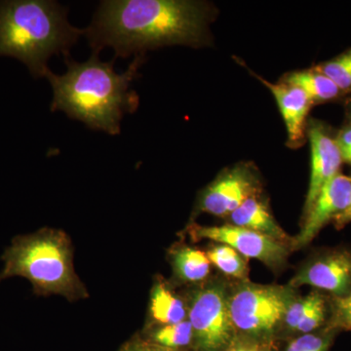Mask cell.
Instances as JSON below:
<instances>
[{
	"label": "cell",
	"instance_id": "obj_1",
	"mask_svg": "<svg viewBox=\"0 0 351 351\" xmlns=\"http://www.w3.org/2000/svg\"><path fill=\"white\" fill-rule=\"evenodd\" d=\"M209 9L186 0H106L84 29L93 53L112 48L114 59L161 46H196L206 36Z\"/></svg>",
	"mask_w": 351,
	"mask_h": 351
},
{
	"label": "cell",
	"instance_id": "obj_2",
	"mask_svg": "<svg viewBox=\"0 0 351 351\" xmlns=\"http://www.w3.org/2000/svg\"><path fill=\"white\" fill-rule=\"evenodd\" d=\"M144 59V55L135 56L124 73H117L114 58L101 62L98 53H92L88 61L80 63L64 57L66 73L59 75L49 71L45 76L53 89L51 110H61L92 130L119 135L124 115L135 112L140 105L131 85Z\"/></svg>",
	"mask_w": 351,
	"mask_h": 351
},
{
	"label": "cell",
	"instance_id": "obj_3",
	"mask_svg": "<svg viewBox=\"0 0 351 351\" xmlns=\"http://www.w3.org/2000/svg\"><path fill=\"white\" fill-rule=\"evenodd\" d=\"M84 29L69 24L68 8L52 0L0 1V57L19 60L34 77H45L53 55L69 56Z\"/></svg>",
	"mask_w": 351,
	"mask_h": 351
},
{
	"label": "cell",
	"instance_id": "obj_4",
	"mask_svg": "<svg viewBox=\"0 0 351 351\" xmlns=\"http://www.w3.org/2000/svg\"><path fill=\"white\" fill-rule=\"evenodd\" d=\"M1 260L4 269L0 272V281L24 277L32 283L34 294L63 295L69 302L89 295L76 274L73 244L63 230L43 228L16 237Z\"/></svg>",
	"mask_w": 351,
	"mask_h": 351
},
{
	"label": "cell",
	"instance_id": "obj_5",
	"mask_svg": "<svg viewBox=\"0 0 351 351\" xmlns=\"http://www.w3.org/2000/svg\"><path fill=\"white\" fill-rule=\"evenodd\" d=\"M291 287L242 282L228 295V308L237 334L269 339L283 324L294 300Z\"/></svg>",
	"mask_w": 351,
	"mask_h": 351
},
{
	"label": "cell",
	"instance_id": "obj_6",
	"mask_svg": "<svg viewBox=\"0 0 351 351\" xmlns=\"http://www.w3.org/2000/svg\"><path fill=\"white\" fill-rule=\"evenodd\" d=\"M197 351H223L237 334L228 308V294L221 283H211L193 292L188 307Z\"/></svg>",
	"mask_w": 351,
	"mask_h": 351
},
{
	"label": "cell",
	"instance_id": "obj_7",
	"mask_svg": "<svg viewBox=\"0 0 351 351\" xmlns=\"http://www.w3.org/2000/svg\"><path fill=\"white\" fill-rule=\"evenodd\" d=\"M188 234L193 242L209 239L228 245L243 257L257 258L270 269L282 267L289 256L288 245L240 226H203L191 223L188 226Z\"/></svg>",
	"mask_w": 351,
	"mask_h": 351
},
{
	"label": "cell",
	"instance_id": "obj_8",
	"mask_svg": "<svg viewBox=\"0 0 351 351\" xmlns=\"http://www.w3.org/2000/svg\"><path fill=\"white\" fill-rule=\"evenodd\" d=\"M351 204V178L338 174L321 189L313 207L306 214L300 234L293 239L292 247L302 248L320 232L330 219L345 212Z\"/></svg>",
	"mask_w": 351,
	"mask_h": 351
},
{
	"label": "cell",
	"instance_id": "obj_9",
	"mask_svg": "<svg viewBox=\"0 0 351 351\" xmlns=\"http://www.w3.org/2000/svg\"><path fill=\"white\" fill-rule=\"evenodd\" d=\"M302 285L328 291L339 298L348 294L351 287V252H332L306 263L291 281L290 287Z\"/></svg>",
	"mask_w": 351,
	"mask_h": 351
},
{
	"label": "cell",
	"instance_id": "obj_10",
	"mask_svg": "<svg viewBox=\"0 0 351 351\" xmlns=\"http://www.w3.org/2000/svg\"><path fill=\"white\" fill-rule=\"evenodd\" d=\"M256 182L251 173L237 168L208 186L201 196L198 209L217 217L230 216L256 191Z\"/></svg>",
	"mask_w": 351,
	"mask_h": 351
},
{
	"label": "cell",
	"instance_id": "obj_11",
	"mask_svg": "<svg viewBox=\"0 0 351 351\" xmlns=\"http://www.w3.org/2000/svg\"><path fill=\"white\" fill-rule=\"evenodd\" d=\"M311 147V174L306 201V213L313 207L321 189L339 174L341 159L338 145L323 130L322 127L309 129Z\"/></svg>",
	"mask_w": 351,
	"mask_h": 351
},
{
	"label": "cell",
	"instance_id": "obj_12",
	"mask_svg": "<svg viewBox=\"0 0 351 351\" xmlns=\"http://www.w3.org/2000/svg\"><path fill=\"white\" fill-rule=\"evenodd\" d=\"M276 97L282 114L291 144L298 145L304 138V123L313 101L300 88L287 83L272 84L263 80Z\"/></svg>",
	"mask_w": 351,
	"mask_h": 351
},
{
	"label": "cell",
	"instance_id": "obj_13",
	"mask_svg": "<svg viewBox=\"0 0 351 351\" xmlns=\"http://www.w3.org/2000/svg\"><path fill=\"white\" fill-rule=\"evenodd\" d=\"M233 226L247 228L288 245L293 239H289L285 232L278 226L269 209L257 198L249 197L235 211L230 215Z\"/></svg>",
	"mask_w": 351,
	"mask_h": 351
},
{
	"label": "cell",
	"instance_id": "obj_14",
	"mask_svg": "<svg viewBox=\"0 0 351 351\" xmlns=\"http://www.w3.org/2000/svg\"><path fill=\"white\" fill-rule=\"evenodd\" d=\"M325 300L318 293H311L302 299H294L284 317V326L289 331L309 334L318 329L324 322Z\"/></svg>",
	"mask_w": 351,
	"mask_h": 351
},
{
	"label": "cell",
	"instance_id": "obj_15",
	"mask_svg": "<svg viewBox=\"0 0 351 351\" xmlns=\"http://www.w3.org/2000/svg\"><path fill=\"white\" fill-rule=\"evenodd\" d=\"M149 316L157 326L175 324L186 319L188 309L165 283L157 281L151 293Z\"/></svg>",
	"mask_w": 351,
	"mask_h": 351
},
{
	"label": "cell",
	"instance_id": "obj_16",
	"mask_svg": "<svg viewBox=\"0 0 351 351\" xmlns=\"http://www.w3.org/2000/svg\"><path fill=\"white\" fill-rule=\"evenodd\" d=\"M170 256L176 276L182 282H201L209 276L211 262L204 252L189 246H178Z\"/></svg>",
	"mask_w": 351,
	"mask_h": 351
},
{
	"label": "cell",
	"instance_id": "obj_17",
	"mask_svg": "<svg viewBox=\"0 0 351 351\" xmlns=\"http://www.w3.org/2000/svg\"><path fill=\"white\" fill-rule=\"evenodd\" d=\"M286 83L302 89L313 101L331 100L339 93V87L316 69L292 73Z\"/></svg>",
	"mask_w": 351,
	"mask_h": 351
},
{
	"label": "cell",
	"instance_id": "obj_18",
	"mask_svg": "<svg viewBox=\"0 0 351 351\" xmlns=\"http://www.w3.org/2000/svg\"><path fill=\"white\" fill-rule=\"evenodd\" d=\"M207 257L215 267L226 276L246 280L248 265L243 256L226 244H217L207 252Z\"/></svg>",
	"mask_w": 351,
	"mask_h": 351
},
{
	"label": "cell",
	"instance_id": "obj_19",
	"mask_svg": "<svg viewBox=\"0 0 351 351\" xmlns=\"http://www.w3.org/2000/svg\"><path fill=\"white\" fill-rule=\"evenodd\" d=\"M149 341L163 348L178 350L193 343V332L189 319L175 324L161 325L152 330Z\"/></svg>",
	"mask_w": 351,
	"mask_h": 351
},
{
	"label": "cell",
	"instance_id": "obj_20",
	"mask_svg": "<svg viewBox=\"0 0 351 351\" xmlns=\"http://www.w3.org/2000/svg\"><path fill=\"white\" fill-rule=\"evenodd\" d=\"M322 75L332 80L339 90L351 87V50L341 57L316 68Z\"/></svg>",
	"mask_w": 351,
	"mask_h": 351
},
{
	"label": "cell",
	"instance_id": "obj_21",
	"mask_svg": "<svg viewBox=\"0 0 351 351\" xmlns=\"http://www.w3.org/2000/svg\"><path fill=\"white\" fill-rule=\"evenodd\" d=\"M332 332L301 335L293 339L284 351H328L332 341Z\"/></svg>",
	"mask_w": 351,
	"mask_h": 351
},
{
	"label": "cell",
	"instance_id": "obj_22",
	"mask_svg": "<svg viewBox=\"0 0 351 351\" xmlns=\"http://www.w3.org/2000/svg\"><path fill=\"white\" fill-rule=\"evenodd\" d=\"M223 351H274L271 339L237 334Z\"/></svg>",
	"mask_w": 351,
	"mask_h": 351
},
{
	"label": "cell",
	"instance_id": "obj_23",
	"mask_svg": "<svg viewBox=\"0 0 351 351\" xmlns=\"http://www.w3.org/2000/svg\"><path fill=\"white\" fill-rule=\"evenodd\" d=\"M332 327L351 330V291L336 300Z\"/></svg>",
	"mask_w": 351,
	"mask_h": 351
},
{
	"label": "cell",
	"instance_id": "obj_24",
	"mask_svg": "<svg viewBox=\"0 0 351 351\" xmlns=\"http://www.w3.org/2000/svg\"><path fill=\"white\" fill-rule=\"evenodd\" d=\"M121 351H177L170 350V348H163V346L156 345L149 341H143V339H137V341H132L130 343H126Z\"/></svg>",
	"mask_w": 351,
	"mask_h": 351
},
{
	"label": "cell",
	"instance_id": "obj_25",
	"mask_svg": "<svg viewBox=\"0 0 351 351\" xmlns=\"http://www.w3.org/2000/svg\"><path fill=\"white\" fill-rule=\"evenodd\" d=\"M336 142L341 152V159H343L351 152V127L341 132Z\"/></svg>",
	"mask_w": 351,
	"mask_h": 351
},
{
	"label": "cell",
	"instance_id": "obj_26",
	"mask_svg": "<svg viewBox=\"0 0 351 351\" xmlns=\"http://www.w3.org/2000/svg\"><path fill=\"white\" fill-rule=\"evenodd\" d=\"M335 223L337 226H343L346 223L351 221V204L350 206L346 210L345 212L338 215L336 218H334Z\"/></svg>",
	"mask_w": 351,
	"mask_h": 351
},
{
	"label": "cell",
	"instance_id": "obj_27",
	"mask_svg": "<svg viewBox=\"0 0 351 351\" xmlns=\"http://www.w3.org/2000/svg\"><path fill=\"white\" fill-rule=\"evenodd\" d=\"M343 160L346 161V162L351 164V152L350 154H348V156H346L345 158L343 159Z\"/></svg>",
	"mask_w": 351,
	"mask_h": 351
}]
</instances>
